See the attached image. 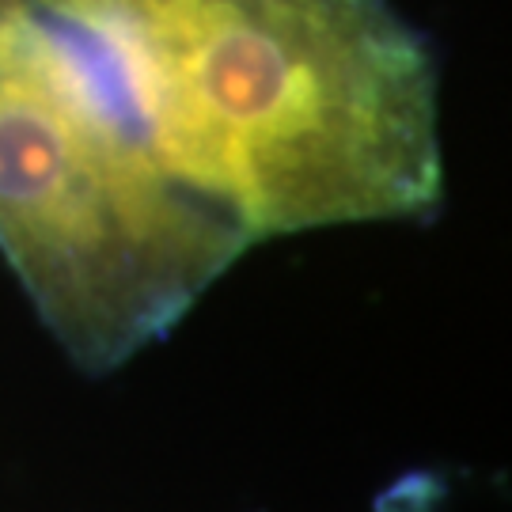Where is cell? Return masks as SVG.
Returning a JSON list of instances; mask_svg holds the SVG:
<instances>
[{"mask_svg": "<svg viewBox=\"0 0 512 512\" xmlns=\"http://www.w3.org/2000/svg\"><path fill=\"white\" fill-rule=\"evenodd\" d=\"M440 194L437 65L391 0H0V255L76 365L266 239Z\"/></svg>", "mask_w": 512, "mask_h": 512, "instance_id": "obj_1", "label": "cell"}]
</instances>
